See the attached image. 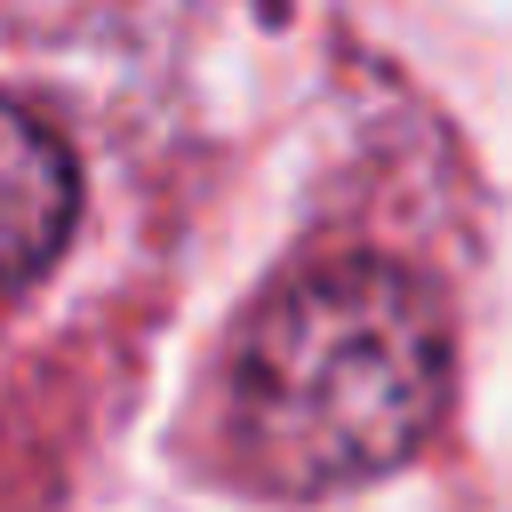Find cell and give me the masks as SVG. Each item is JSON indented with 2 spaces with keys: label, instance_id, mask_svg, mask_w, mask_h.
Returning <instances> with one entry per match:
<instances>
[{
  "label": "cell",
  "instance_id": "obj_1",
  "mask_svg": "<svg viewBox=\"0 0 512 512\" xmlns=\"http://www.w3.org/2000/svg\"><path fill=\"white\" fill-rule=\"evenodd\" d=\"M440 400V296L384 256H320L288 272L256 304L232 368V432L288 496L392 472L440 424Z\"/></svg>",
  "mask_w": 512,
  "mask_h": 512
},
{
  "label": "cell",
  "instance_id": "obj_2",
  "mask_svg": "<svg viewBox=\"0 0 512 512\" xmlns=\"http://www.w3.org/2000/svg\"><path fill=\"white\" fill-rule=\"evenodd\" d=\"M72 208H80V176L64 136L32 104H0V248L16 280L48 272V256L72 232Z\"/></svg>",
  "mask_w": 512,
  "mask_h": 512
}]
</instances>
